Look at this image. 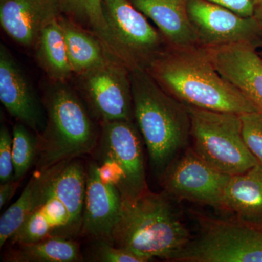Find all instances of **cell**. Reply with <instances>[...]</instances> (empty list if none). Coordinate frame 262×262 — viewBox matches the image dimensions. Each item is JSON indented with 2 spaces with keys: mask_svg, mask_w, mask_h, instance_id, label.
<instances>
[{
  "mask_svg": "<svg viewBox=\"0 0 262 262\" xmlns=\"http://www.w3.org/2000/svg\"><path fill=\"white\" fill-rule=\"evenodd\" d=\"M146 70L165 92L186 106L238 115L257 112L219 73L206 48L170 46Z\"/></svg>",
  "mask_w": 262,
  "mask_h": 262,
  "instance_id": "1",
  "label": "cell"
},
{
  "mask_svg": "<svg viewBox=\"0 0 262 262\" xmlns=\"http://www.w3.org/2000/svg\"><path fill=\"white\" fill-rule=\"evenodd\" d=\"M134 115L150 164L161 176L187 149L191 120L187 107L169 95L144 69L130 70Z\"/></svg>",
  "mask_w": 262,
  "mask_h": 262,
  "instance_id": "2",
  "label": "cell"
},
{
  "mask_svg": "<svg viewBox=\"0 0 262 262\" xmlns=\"http://www.w3.org/2000/svg\"><path fill=\"white\" fill-rule=\"evenodd\" d=\"M190 232L165 192L148 189L140 196L123 201L113 229V244L149 260L172 261L190 242Z\"/></svg>",
  "mask_w": 262,
  "mask_h": 262,
  "instance_id": "3",
  "label": "cell"
},
{
  "mask_svg": "<svg viewBox=\"0 0 262 262\" xmlns=\"http://www.w3.org/2000/svg\"><path fill=\"white\" fill-rule=\"evenodd\" d=\"M85 184L86 169L78 158L54 165L37 206L10 239L11 244L80 236Z\"/></svg>",
  "mask_w": 262,
  "mask_h": 262,
  "instance_id": "4",
  "label": "cell"
},
{
  "mask_svg": "<svg viewBox=\"0 0 262 262\" xmlns=\"http://www.w3.org/2000/svg\"><path fill=\"white\" fill-rule=\"evenodd\" d=\"M46 123L38 136L36 170L92 154L99 134L83 103L67 86H56L44 103Z\"/></svg>",
  "mask_w": 262,
  "mask_h": 262,
  "instance_id": "5",
  "label": "cell"
},
{
  "mask_svg": "<svg viewBox=\"0 0 262 262\" xmlns=\"http://www.w3.org/2000/svg\"><path fill=\"white\" fill-rule=\"evenodd\" d=\"M142 139L133 120L101 122L97 145L91 155L101 178L118 189L122 201L135 199L149 189Z\"/></svg>",
  "mask_w": 262,
  "mask_h": 262,
  "instance_id": "6",
  "label": "cell"
},
{
  "mask_svg": "<svg viewBox=\"0 0 262 262\" xmlns=\"http://www.w3.org/2000/svg\"><path fill=\"white\" fill-rule=\"evenodd\" d=\"M187 107L192 149L207 163L229 176L259 164L245 143L241 115Z\"/></svg>",
  "mask_w": 262,
  "mask_h": 262,
  "instance_id": "7",
  "label": "cell"
},
{
  "mask_svg": "<svg viewBox=\"0 0 262 262\" xmlns=\"http://www.w3.org/2000/svg\"><path fill=\"white\" fill-rule=\"evenodd\" d=\"M198 219L199 234L171 261L262 262V220Z\"/></svg>",
  "mask_w": 262,
  "mask_h": 262,
  "instance_id": "8",
  "label": "cell"
},
{
  "mask_svg": "<svg viewBox=\"0 0 262 262\" xmlns=\"http://www.w3.org/2000/svg\"><path fill=\"white\" fill-rule=\"evenodd\" d=\"M113 54L129 70L144 69L164 48L165 40L130 0H102Z\"/></svg>",
  "mask_w": 262,
  "mask_h": 262,
  "instance_id": "9",
  "label": "cell"
},
{
  "mask_svg": "<svg viewBox=\"0 0 262 262\" xmlns=\"http://www.w3.org/2000/svg\"><path fill=\"white\" fill-rule=\"evenodd\" d=\"M80 75L86 101L101 122L134 120L130 72L123 62L110 55Z\"/></svg>",
  "mask_w": 262,
  "mask_h": 262,
  "instance_id": "10",
  "label": "cell"
},
{
  "mask_svg": "<svg viewBox=\"0 0 262 262\" xmlns=\"http://www.w3.org/2000/svg\"><path fill=\"white\" fill-rule=\"evenodd\" d=\"M188 15L198 39L206 48L244 44L262 47V28L256 17H244L207 0H188Z\"/></svg>",
  "mask_w": 262,
  "mask_h": 262,
  "instance_id": "11",
  "label": "cell"
},
{
  "mask_svg": "<svg viewBox=\"0 0 262 262\" xmlns=\"http://www.w3.org/2000/svg\"><path fill=\"white\" fill-rule=\"evenodd\" d=\"M231 176L222 173L187 148L160 176L164 192L170 198L222 208Z\"/></svg>",
  "mask_w": 262,
  "mask_h": 262,
  "instance_id": "12",
  "label": "cell"
},
{
  "mask_svg": "<svg viewBox=\"0 0 262 262\" xmlns=\"http://www.w3.org/2000/svg\"><path fill=\"white\" fill-rule=\"evenodd\" d=\"M122 203L118 189L105 182L100 176L97 164L94 160L91 162L86 168L83 220L80 236L91 241H112L113 229L121 213Z\"/></svg>",
  "mask_w": 262,
  "mask_h": 262,
  "instance_id": "13",
  "label": "cell"
},
{
  "mask_svg": "<svg viewBox=\"0 0 262 262\" xmlns=\"http://www.w3.org/2000/svg\"><path fill=\"white\" fill-rule=\"evenodd\" d=\"M206 50L219 73L262 115V58L256 48L235 44Z\"/></svg>",
  "mask_w": 262,
  "mask_h": 262,
  "instance_id": "14",
  "label": "cell"
},
{
  "mask_svg": "<svg viewBox=\"0 0 262 262\" xmlns=\"http://www.w3.org/2000/svg\"><path fill=\"white\" fill-rule=\"evenodd\" d=\"M0 101L18 122L37 133L46 127V116L32 86L10 53L0 51Z\"/></svg>",
  "mask_w": 262,
  "mask_h": 262,
  "instance_id": "15",
  "label": "cell"
},
{
  "mask_svg": "<svg viewBox=\"0 0 262 262\" xmlns=\"http://www.w3.org/2000/svg\"><path fill=\"white\" fill-rule=\"evenodd\" d=\"M58 10L53 0H0V23L13 40L31 47L36 46L43 27Z\"/></svg>",
  "mask_w": 262,
  "mask_h": 262,
  "instance_id": "16",
  "label": "cell"
},
{
  "mask_svg": "<svg viewBox=\"0 0 262 262\" xmlns=\"http://www.w3.org/2000/svg\"><path fill=\"white\" fill-rule=\"evenodd\" d=\"M146 18L156 24L160 32L173 47L198 46L188 15V0H130Z\"/></svg>",
  "mask_w": 262,
  "mask_h": 262,
  "instance_id": "17",
  "label": "cell"
},
{
  "mask_svg": "<svg viewBox=\"0 0 262 262\" xmlns=\"http://www.w3.org/2000/svg\"><path fill=\"white\" fill-rule=\"evenodd\" d=\"M222 208L241 218L262 220V166L231 176L222 198Z\"/></svg>",
  "mask_w": 262,
  "mask_h": 262,
  "instance_id": "18",
  "label": "cell"
},
{
  "mask_svg": "<svg viewBox=\"0 0 262 262\" xmlns=\"http://www.w3.org/2000/svg\"><path fill=\"white\" fill-rule=\"evenodd\" d=\"M83 259L78 244L73 239L63 237L15 245L3 257L6 262H78Z\"/></svg>",
  "mask_w": 262,
  "mask_h": 262,
  "instance_id": "19",
  "label": "cell"
},
{
  "mask_svg": "<svg viewBox=\"0 0 262 262\" xmlns=\"http://www.w3.org/2000/svg\"><path fill=\"white\" fill-rule=\"evenodd\" d=\"M53 168V166L46 170H36L18 199L2 215L0 218L1 248L18 232L32 214L40 199Z\"/></svg>",
  "mask_w": 262,
  "mask_h": 262,
  "instance_id": "20",
  "label": "cell"
},
{
  "mask_svg": "<svg viewBox=\"0 0 262 262\" xmlns=\"http://www.w3.org/2000/svg\"><path fill=\"white\" fill-rule=\"evenodd\" d=\"M36 46L38 59L49 77L58 82L67 80L73 72L69 60L63 28L57 15L44 26Z\"/></svg>",
  "mask_w": 262,
  "mask_h": 262,
  "instance_id": "21",
  "label": "cell"
},
{
  "mask_svg": "<svg viewBox=\"0 0 262 262\" xmlns=\"http://www.w3.org/2000/svg\"><path fill=\"white\" fill-rule=\"evenodd\" d=\"M72 72L82 75L106 60L111 53L98 37L70 20L60 18Z\"/></svg>",
  "mask_w": 262,
  "mask_h": 262,
  "instance_id": "22",
  "label": "cell"
},
{
  "mask_svg": "<svg viewBox=\"0 0 262 262\" xmlns=\"http://www.w3.org/2000/svg\"><path fill=\"white\" fill-rule=\"evenodd\" d=\"M60 10L89 24L106 50L114 55L110 29L103 14L102 0H61Z\"/></svg>",
  "mask_w": 262,
  "mask_h": 262,
  "instance_id": "23",
  "label": "cell"
},
{
  "mask_svg": "<svg viewBox=\"0 0 262 262\" xmlns=\"http://www.w3.org/2000/svg\"><path fill=\"white\" fill-rule=\"evenodd\" d=\"M13 161L14 180L20 181L33 166L38 154V136L32 130L17 122L13 130Z\"/></svg>",
  "mask_w": 262,
  "mask_h": 262,
  "instance_id": "24",
  "label": "cell"
},
{
  "mask_svg": "<svg viewBox=\"0 0 262 262\" xmlns=\"http://www.w3.org/2000/svg\"><path fill=\"white\" fill-rule=\"evenodd\" d=\"M87 250L86 258L96 262H146L149 260L119 247L107 239H96Z\"/></svg>",
  "mask_w": 262,
  "mask_h": 262,
  "instance_id": "25",
  "label": "cell"
},
{
  "mask_svg": "<svg viewBox=\"0 0 262 262\" xmlns=\"http://www.w3.org/2000/svg\"><path fill=\"white\" fill-rule=\"evenodd\" d=\"M243 136L250 151L262 166V115L258 112L241 115Z\"/></svg>",
  "mask_w": 262,
  "mask_h": 262,
  "instance_id": "26",
  "label": "cell"
},
{
  "mask_svg": "<svg viewBox=\"0 0 262 262\" xmlns=\"http://www.w3.org/2000/svg\"><path fill=\"white\" fill-rule=\"evenodd\" d=\"M14 179L13 161V134L5 126L0 130V182Z\"/></svg>",
  "mask_w": 262,
  "mask_h": 262,
  "instance_id": "27",
  "label": "cell"
},
{
  "mask_svg": "<svg viewBox=\"0 0 262 262\" xmlns=\"http://www.w3.org/2000/svg\"><path fill=\"white\" fill-rule=\"evenodd\" d=\"M244 17H254L258 0H207Z\"/></svg>",
  "mask_w": 262,
  "mask_h": 262,
  "instance_id": "28",
  "label": "cell"
},
{
  "mask_svg": "<svg viewBox=\"0 0 262 262\" xmlns=\"http://www.w3.org/2000/svg\"><path fill=\"white\" fill-rule=\"evenodd\" d=\"M20 181H15L14 179L9 182L1 183L0 184V209L7 204L14 196L17 191Z\"/></svg>",
  "mask_w": 262,
  "mask_h": 262,
  "instance_id": "29",
  "label": "cell"
},
{
  "mask_svg": "<svg viewBox=\"0 0 262 262\" xmlns=\"http://www.w3.org/2000/svg\"><path fill=\"white\" fill-rule=\"evenodd\" d=\"M255 17L257 19L258 21L259 22L260 25H261L262 28V1L258 3Z\"/></svg>",
  "mask_w": 262,
  "mask_h": 262,
  "instance_id": "30",
  "label": "cell"
},
{
  "mask_svg": "<svg viewBox=\"0 0 262 262\" xmlns=\"http://www.w3.org/2000/svg\"><path fill=\"white\" fill-rule=\"evenodd\" d=\"M53 1L56 2L57 4L58 5V6H59V8H60V3H61V0H53Z\"/></svg>",
  "mask_w": 262,
  "mask_h": 262,
  "instance_id": "31",
  "label": "cell"
},
{
  "mask_svg": "<svg viewBox=\"0 0 262 262\" xmlns=\"http://www.w3.org/2000/svg\"><path fill=\"white\" fill-rule=\"evenodd\" d=\"M258 3H259V2L262 1V0H258Z\"/></svg>",
  "mask_w": 262,
  "mask_h": 262,
  "instance_id": "32",
  "label": "cell"
}]
</instances>
